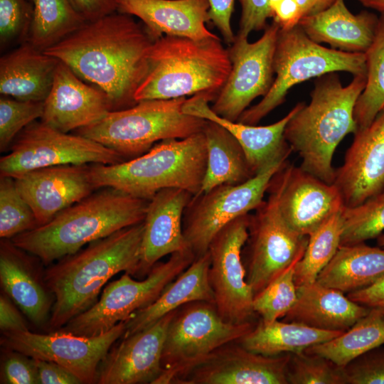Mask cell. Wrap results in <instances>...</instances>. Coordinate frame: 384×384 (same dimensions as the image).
Masks as SVG:
<instances>
[{"mask_svg":"<svg viewBox=\"0 0 384 384\" xmlns=\"http://www.w3.org/2000/svg\"><path fill=\"white\" fill-rule=\"evenodd\" d=\"M111 111L112 102L105 92L82 80L59 61L41 122L68 133L96 123Z\"/></svg>","mask_w":384,"mask_h":384,"instance_id":"21","label":"cell"},{"mask_svg":"<svg viewBox=\"0 0 384 384\" xmlns=\"http://www.w3.org/2000/svg\"><path fill=\"white\" fill-rule=\"evenodd\" d=\"M347 296L361 305L376 309L384 314V276L371 285L348 293Z\"/></svg>","mask_w":384,"mask_h":384,"instance_id":"50","label":"cell"},{"mask_svg":"<svg viewBox=\"0 0 384 384\" xmlns=\"http://www.w3.org/2000/svg\"><path fill=\"white\" fill-rule=\"evenodd\" d=\"M384 276V248L365 242L340 245L316 282L343 293L366 288Z\"/></svg>","mask_w":384,"mask_h":384,"instance_id":"31","label":"cell"},{"mask_svg":"<svg viewBox=\"0 0 384 384\" xmlns=\"http://www.w3.org/2000/svg\"><path fill=\"white\" fill-rule=\"evenodd\" d=\"M207 164V148L202 132L183 139L156 143L143 154L116 164L88 166L95 188H112L149 201L169 188L201 192Z\"/></svg>","mask_w":384,"mask_h":384,"instance_id":"5","label":"cell"},{"mask_svg":"<svg viewBox=\"0 0 384 384\" xmlns=\"http://www.w3.org/2000/svg\"><path fill=\"white\" fill-rule=\"evenodd\" d=\"M344 331H331L292 321L261 320L249 333L237 340L245 348L265 356L295 353L329 341Z\"/></svg>","mask_w":384,"mask_h":384,"instance_id":"33","label":"cell"},{"mask_svg":"<svg viewBox=\"0 0 384 384\" xmlns=\"http://www.w3.org/2000/svg\"><path fill=\"white\" fill-rule=\"evenodd\" d=\"M280 0H267L270 8ZM271 10V9H270ZM272 12V11H271Z\"/></svg>","mask_w":384,"mask_h":384,"instance_id":"56","label":"cell"},{"mask_svg":"<svg viewBox=\"0 0 384 384\" xmlns=\"http://www.w3.org/2000/svg\"><path fill=\"white\" fill-rule=\"evenodd\" d=\"M59 60L28 42L0 58V93L22 101L43 102Z\"/></svg>","mask_w":384,"mask_h":384,"instance_id":"29","label":"cell"},{"mask_svg":"<svg viewBox=\"0 0 384 384\" xmlns=\"http://www.w3.org/2000/svg\"><path fill=\"white\" fill-rule=\"evenodd\" d=\"M378 16L368 11L351 13L338 0L327 9L303 17L299 23L306 36L317 43L348 53H365L375 36Z\"/></svg>","mask_w":384,"mask_h":384,"instance_id":"27","label":"cell"},{"mask_svg":"<svg viewBox=\"0 0 384 384\" xmlns=\"http://www.w3.org/2000/svg\"><path fill=\"white\" fill-rule=\"evenodd\" d=\"M380 347L343 367L346 384H384V348Z\"/></svg>","mask_w":384,"mask_h":384,"instance_id":"44","label":"cell"},{"mask_svg":"<svg viewBox=\"0 0 384 384\" xmlns=\"http://www.w3.org/2000/svg\"><path fill=\"white\" fill-rule=\"evenodd\" d=\"M196 259L191 250L174 252L166 262L156 263L141 281L124 272L103 290L99 301L58 329L92 337L103 334L135 311L152 304L164 289Z\"/></svg>","mask_w":384,"mask_h":384,"instance_id":"9","label":"cell"},{"mask_svg":"<svg viewBox=\"0 0 384 384\" xmlns=\"http://www.w3.org/2000/svg\"><path fill=\"white\" fill-rule=\"evenodd\" d=\"M43 102L22 101L9 98L0 99V149L4 151L16 136L25 127L41 118Z\"/></svg>","mask_w":384,"mask_h":384,"instance_id":"42","label":"cell"},{"mask_svg":"<svg viewBox=\"0 0 384 384\" xmlns=\"http://www.w3.org/2000/svg\"><path fill=\"white\" fill-rule=\"evenodd\" d=\"M144 222L122 228L65 256L44 271L54 302L48 325L58 330L97 301L106 282L124 272L136 276L141 259Z\"/></svg>","mask_w":384,"mask_h":384,"instance_id":"2","label":"cell"},{"mask_svg":"<svg viewBox=\"0 0 384 384\" xmlns=\"http://www.w3.org/2000/svg\"><path fill=\"white\" fill-rule=\"evenodd\" d=\"M210 8L208 14L210 21L220 31L228 44H232L235 36L231 27V17L235 0H208Z\"/></svg>","mask_w":384,"mask_h":384,"instance_id":"47","label":"cell"},{"mask_svg":"<svg viewBox=\"0 0 384 384\" xmlns=\"http://www.w3.org/2000/svg\"><path fill=\"white\" fill-rule=\"evenodd\" d=\"M87 21H93L117 11L116 0H70Z\"/></svg>","mask_w":384,"mask_h":384,"instance_id":"51","label":"cell"},{"mask_svg":"<svg viewBox=\"0 0 384 384\" xmlns=\"http://www.w3.org/2000/svg\"><path fill=\"white\" fill-rule=\"evenodd\" d=\"M302 18L320 13L331 6L338 0H297Z\"/></svg>","mask_w":384,"mask_h":384,"instance_id":"53","label":"cell"},{"mask_svg":"<svg viewBox=\"0 0 384 384\" xmlns=\"http://www.w3.org/2000/svg\"><path fill=\"white\" fill-rule=\"evenodd\" d=\"M0 329L2 333L28 330L26 322L5 293L0 297Z\"/></svg>","mask_w":384,"mask_h":384,"instance_id":"52","label":"cell"},{"mask_svg":"<svg viewBox=\"0 0 384 384\" xmlns=\"http://www.w3.org/2000/svg\"><path fill=\"white\" fill-rule=\"evenodd\" d=\"M203 132L206 140L207 164L201 192L222 184H240L254 176L242 146L229 131L207 120Z\"/></svg>","mask_w":384,"mask_h":384,"instance_id":"32","label":"cell"},{"mask_svg":"<svg viewBox=\"0 0 384 384\" xmlns=\"http://www.w3.org/2000/svg\"><path fill=\"white\" fill-rule=\"evenodd\" d=\"M176 310L112 346L99 364L97 383L155 384L162 374L161 356Z\"/></svg>","mask_w":384,"mask_h":384,"instance_id":"19","label":"cell"},{"mask_svg":"<svg viewBox=\"0 0 384 384\" xmlns=\"http://www.w3.org/2000/svg\"><path fill=\"white\" fill-rule=\"evenodd\" d=\"M291 354L265 356L234 341L177 374L171 384H288Z\"/></svg>","mask_w":384,"mask_h":384,"instance_id":"17","label":"cell"},{"mask_svg":"<svg viewBox=\"0 0 384 384\" xmlns=\"http://www.w3.org/2000/svg\"><path fill=\"white\" fill-rule=\"evenodd\" d=\"M255 326L252 321H225L213 302L195 301L181 306L169 325L161 356L164 371L155 384H170L177 374L218 347L238 340Z\"/></svg>","mask_w":384,"mask_h":384,"instance_id":"10","label":"cell"},{"mask_svg":"<svg viewBox=\"0 0 384 384\" xmlns=\"http://www.w3.org/2000/svg\"><path fill=\"white\" fill-rule=\"evenodd\" d=\"M210 256L208 250L193 262L148 306L132 314L126 321L127 337L156 322L167 314L195 301L214 302V294L208 279Z\"/></svg>","mask_w":384,"mask_h":384,"instance_id":"30","label":"cell"},{"mask_svg":"<svg viewBox=\"0 0 384 384\" xmlns=\"http://www.w3.org/2000/svg\"><path fill=\"white\" fill-rule=\"evenodd\" d=\"M125 323L121 321L109 331L86 337L58 330L48 334L30 331L4 332L1 344L33 359L50 361L64 367L82 383H97L99 364L115 342L122 337Z\"/></svg>","mask_w":384,"mask_h":384,"instance_id":"15","label":"cell"},{"mask_svg":"<svg viewBox=\"0 0 384 384\" xmlns=\"http://www.w3.org/2000/svg\"><path fill=\"white\" fill-rule=\"evenodd\" d=\"M377 243L379 247L384 248V233L377 238Z\"/></svg>","mask_w":384,"mask_h":384,"instance_id":"55","label":"cell"},{"mask_svg":"<svg viewBox=\"0 0 384 384\" xmlns=\"http://www.w3.org/2000/svg\"><path fill=\"white\" fill-rule=\"evenodd\" d=\"M123 161L122 155L96 141L33 122L19 133L10 153L1 158L0 174L15 178L44 167Z\"/></svg>","mask_w":384,"mask_h":384,"instance_id":"11","label":"cell"},{"mask_svg":"<svg viewBox=\"0 0 384 384\" xmlns=\"http://www.w3.org/2000/svg\"><path fill=\"white\" fill-rule=\"evenodd\" d=\"M241 6L238 36L248 38L252 31L265 30L272 17L267 0H239Z\"/></svg>","mask_w":384,"mask_h":384,"instance_id":"46","label":"cell"},{"mask_svg":"<svg viewBox=\"0 0 384 384\" xmlns=\"http://www.w3.org/2000/svg\"><path fill=\"white\" fill-rule=\"evenodd\" d=\"M249 214L248 237L242 257L254 297L303 256L309 237L292 229L273 194Z\"/></svg>","mask_w":384,"mask_h":384,"instance_id":"13","label":"cell"},{"mask_svg":"<svg viewBox=\"0 0 384 384\" xmlns=\"http://www.w3.org/2000/svg\"><path fill=\"white\" fill-rule=\"evenodd\" d=\"M38 227L33 210L18 192L14 178H0V237L10 239Z\"/></svg>","mask_w":384,"mask_h":384,"instance_id":"40","label":"cell"},{"mask_svg":"<svg viewBox=\"0 0 384 384\" xmlns=\"http://www.w3.org/2000/svg\"><path fill=\"white\" fill-rule=\"evenodd\" d=\"M363 6L373 9L380 14H384V0H357Z\"/></svg>","mask_w":384,"mask_h":384,"instance_id":"54","label":"cell"},{"mask_svg":"<svg viewBox=\"0 0 384 384\" xmlns=\"http://www.w3.org/2000/svg\"><path fill=\"white\" fill-rule=\"evenodd\" d=\"M33 6L27 42L44 51L82 28L87 21L70 0H28Z\"/></svg>","mask_w":384,"mask_h":384,"instance_id":"35","label":"cell"},{"mask_svg":"<svg viewBox=\"0 0 384 384\" xmlns=\"http://www.w3.org/2000/svg\"><path fill=\"white\" fill-rule=\"evenodd\" d=\"M215 97L196 95L187 99L183 111L188 114L215 122L229 131L242 146L254 176L272 164L286 161L293 151L284 137V129L291 117L304 102L297 103L283 118L267 126L233 122L215 113L208 105Z\"/></svg>","mask_w":384,"mask_h":384,"instance_id":"23","label":"cell"},{"mask_svg":"<svg viewBox=\"0 0 384 384\" xmlns=\"http://www.w3.org/2000/svg\"><path fill=\"white\" fill-rule=\"evenodd\" d=\"M366 82V75H354L346 86L336 73L317 78L309 103H304L285 127L286 141L302 159L300 167L327 183L334 181L336 147L358 130L353 112Z\"/></svg>","mask_w":384,"mask_h":384,"instance_id":"3","label":"cell"},{"mask_svg":"<svg viewBox=\"0 0 384 384\" xmlns=\"http://www.w3.org/2000/svg\"><path fill=\"white\" fill-rule=\"evenodd\" d=\"M365 55L366 82L353 112L358 130L368 127L384 108V14L378 16L374 38Z\"/></svg>","mask_w":384,"mask_h":384,"instance_id":"36","label":"cell"},{"mask_svg":"<svg viewBox=\"0 0 384 384\" xmlns=\"http://www.w3.org/2000/svg\"><path fill=\"white\" fill-rule=\"evenodd\" d=\"M33 210L38 226L89 196L95 187L85 165H60L30 171L14 178Z\"/></svg>","mask_w":384,"mask_h":384,"instance_id":"22","label":"cell"},{"mask_svg":"<svg viewBox=\"0 0 384 384\" xmlns=\"http://www.w3.org/2000/svg\"><path fill=\"white\" fill-rule=\"evenodd\" d=\"M192 196L186 190L169 188L158 191L149 201L136 276H146L167 255L190 250L183 233V217Z\"/></svg>","mask_w":384,"mask_h":384,"instance_id":"24","label":"cell"},{"mask_svg":"<svg viewBox=\"0 0 384 384\" xmlns=\"http://www.w3.org/2000/svg\"><path fill=\"white\" fill-rule=\"evenodd\" d=\"M39 384H80L82 382L64 367L50 361L34 359Z\"/></svg>","mask_w":384,"mask_h":384,"instance_id":"48","label":"cell"},{"mask_svg":"<svg viewBox=\"0 0 384 384\" xmlns=\"http://www.w3.org/2000/svg\"><path fill=\"white\" fill-rule=\"evenodd\" d=\"M384 345V314L376 309L358 319L351 328L326 342L304 351L344 367L363 353Z\"/></svg>","mask_w":384,"mask_h":384,"instance_id":"34","label":"cell"},{"mask_svg":"<svg viewBox=\"0 0 384 384\" xmlns=\"http://www.w3.org/2000/svg\"><path fill=\"white\" fill-rule=\"evenodd\" d=\"M286 161L272 164L242 183L219 185L192 196L183 213V233L196 258L208 251L223 227L263 202L272 177Z\"/></svg>","mask_w":384,"mask_h":384,"instance_id":"12","label":"cell"},{"mask_svg":"<svg viewBox=\"0 0 384 384\" xmlns=\"http://www.w3.org/2000/svg\"><path fill=\"white\" fill-rule=\"evenodd\" d=\"M298 261L254 297L253 310L260 316L262 322L267 324L284 318L294 306L297 297L294 268Z\"/></svg>","mask_w":384,"mask_h":384,"instance_id":"39","label":"cell"},{"mask_svg":"<svg viewBox=\"0 0 384 384\" xmlns=\"http://www.w3.org/2000/svg\"><path fill=\"white\" fill-rule=\"evenodd\" d=\"M149 60V72L134 94L137 102L201 94L215 98L231 70L219 38L164 36L154 41Z\"/></svg>","mask_w":384,"mask_h":384,"instance_id":"6","label":"cell"},{"mask_svg":"<svg viewBox=\"0 0 384 384\" xmlns=\"http://www.w3.org/2000/svg\"><path fill=\"white\" fill-rule=\"evenodd\" d=\"M287 378L288 384H346L343 367L305 351L291 354Z\"/></svg>","mask_w":384,"mask_h":384,"instance_id":"41","label":"cell"},{"mask_svg":"<svg viewBox=\"0 0 384 384\" xmlns=\"http://www.w3.org/2000/svg\"><path fill=\"white\" fill-rule=\"evenodd\" d=\"M276 75L268 92L245 110L237 120L255 125L282 105L294 85L313 78L339 71L366 75L365 53H348L329 48L310 39L299 25L279 28L273 60Z\"/></svg>","mask_w":384,"mask_h":384,"instance_id":"8","label":"cell"},{"mask_svg":"<svg viewBox=\"0 0 384 384\" xmlns=\"http://www.w3.org/2000/svg\"><path fill=\"white\" fill-rule=\"evenodd\" d=\"M33 6L28 0H0L1 49L27 42Z\"/></svg>","mask_w":384,"mask_h":384,"instance_id":"43","label":"cell"},{"mask_svg":"<svg viewBox=\"0 0 384 384\" xmlns=\"http://www.w3.org/2000/svg\"><path fill=\"white\" fill-rule=\"evenodd\" d=\"M249 214L223 227L208 247V279L220 316L232 324L251 321L254 293L245 279L242 252L248 237Z\"/></svg>","mask_w":384,"mask_h":384,"instance_id":"16","label":"cell"},{"mask_svg":"<svg viewBox=\"0 0 384 384\" xmlns=\"http://www.w3.org/2000/svg\"><path fill=\"white\" fill-rule=\"evenodd\" d=\"M341 210L329 216L308 235L305 252L294 268L297 287L316 282L336 253L343 231Z\"/></svg>","mask_w":384,"mask_h":384,"instance_id":"37","label":"cell"},{"mask_svg":"<svg viewBox=\"0 0 384 384\" xmlns=\"http://www.w3.org/2000/svg\"><path fill=\"white\" fill-rule=\"evenodd\" d=\"M272 17L282 29H289L299 24L302 18L297 0H280L270 7Z\"/></svg>","mask_w":384,"mask_h":384,"instance_id":"49","label":"cell"},{"mask_svg":"<svg viewBox=\"0 0 384 384\" xmlns=\"http://www.w3.org/2000/svg\"><path fill=\"white\" fill-rule=\"evenodd\" d=\"M267 192L275 197L289 225L307 236L343 206L334 184L327 183L287 161L272 177Z\"/></svg>","mask_w":384,"mask_h":384,"instance_id":"18","label":"cell"},{"mask_svg":"<svg viewBox=\"0 0 384 384\" xmlns=\"http://www.w3.org/2000/svg\"><path fill=\"white\" fill-rule=\"evenodd\" d=\"M186 97L148 100L127 109L110 112L78 134L96 141L124 158H135L156 142L183 139L203 131L207 120L186 114Z\"/></svg>","mask_w":384,"mask_h":384,"instance_id":"7","label":"cell"},{"mask_svg":"<svg viewBox=\"0 0 384 384\" xmlns=\"http://www.w3.org/2000/svg\"><path fill=\"white\" fill-rule=\"evenodd\" d=\"M154 41L144 24L131 15L114 11L87 21L43 52L105 92L114 111L137 103L134 94L149 72Z\"/></svg>","mask_w":384,"mask_h":384,"instance_id":"1","label":"cell"},{"mask_svg":"<svg viewBox=\"0 0 384 384\" xmlns=\"http://www.w3.org/2000/svg\"><path fill=\"white\" fill-rule=\"evenodd\" d=\"M333 184L346 207L358 206L384 191V108L357 130Z\"/></svg>","mask_w":384,"mask_h":384,"instance_id":"20","label":"cell"},{"mask_svg":"<svg viewBox=\"0 0 384 384\" xmlns=\"http://www.w3.org/2000/svg\"><path fill=\"white\" fill-rule=\"evenodd\" d=\"M11 241L0 247V282L4 293L36 325L48 324L54 298L38 270Z\"/></svg>","mask_w":384,"mask_h":384,"instance_id":"26","label":"cell"},{"mask_svg":"<svg viewBox=\"0 0 384 384\" xmlns=\"http://www.w3.org/2000/svg\"><path fill=\"white\" fill-rule=\"evenodd\" d=\"M117 11L142 20L154 41L164 36L195 40L218 38L206 26L208 0H116Z\"/></svg>","mask_w":384,"mask_h":384,"instance_id":"25","label":"cell"},{"mask_svg":"<svg viewBox=\"0 0 384 384\" xmlns=\"http://www.w3.org/2000/svg\"><path fill=\"white\" fill-rule=\"evenodd\" d=\"M279 28L273 21L252 43L235 36L228 50L230 72L210 107L218 115L236 122L253 100L268 92L274 80L273 60Z\"/></svg>","mask_w":384,"mask_h":384,"instance_id":"14","label":"cell"},{"mask_svg":"<svg viewBox=\"0 0 384 384\" xmlns=\"http://www.w3.org/2000/svg\"><path fill=\"white\" fill-rule=\"evenodd\" d=\"M341 245H354L377 238L384 231V191L353 206L341 210Z\"/></svg>","mask_w":384,"mask_h":384,"instance_id":"38","label":"cell"},{"mask_svg":"<svg viewBox=\"0 0 384 384\" xmlns=\"http://www.w3.org/2000/svg\"><path fill=\"white\" fill-rule=\"evenodd\" d=\"M149 201L112 188L90 195L48 223L11 238L12 243L48 265L86 244L142 222Z\"/></svg>","mask_w":384,"mask_h":384,"instance_id":"4","label":"cell"},{"mask_svg":"<svg viewBox=\"0 0 384 384\" xmlns=\"http://www.w3.org/2000/svg\"><path fill=\"white\" fill-rule=\"evenodd\" d=\"M9 351L10 353L1 364V383L39 384L34 359L15 351Z\"/></svg>","mask_w":384,"mask_h":384,"instance_id":"45","label":"cell"},{"mask_svg":"<svg viewBox=\"0 0 384 384\" xmlns=\"http://www.w3.org/2000/svg\"><path fill=\"white\" fill-rule=\"evenodd\" d=\"M370 310L342 292L316 281L297 287V300L283 321L325 331H346Z\"/></svg>","mask_w":384,"mask_h":384,"instance_id":"28","label":"cell"}]
</instances>
